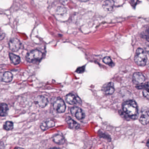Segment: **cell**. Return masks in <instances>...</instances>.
Wrapping results in <instances>:
<instances>
[{
	"label": "cell",
	"mask_w": 149,
	"mask_h": 149,
	"mask_svg": "<svg viewBox=\"0 0 149 149\" xmlns=\"http://www.w3.org/2000/svg\"><path fill=\"white\" fill-rule=\"evenodd\" d=\"M9 46L12 51L17 52L21 48V43L17 38H11L9 42Z\"/></svg>",
	"instance_id": "52a82bcc"
},
{
	"label": "cell",
	"mask_w": 149,
	"mask_h": 149,
	"mask_svg": "<svg viewBox=\"0 0 149 149\" xmlns=\"http://www.w3.org/2000/svg\"><path fill=\"white\" fill-rule=\"evenodd\" d=\"M14 149H24L23 148H18V147H16V148H15Z\"/></svg>",
	"instance_id": "f1b7e54d"
},
{
	"label": "cell",
	"mask_w": 149,
	"mask_h": 149,
	"mask_svg": "<svg viewBox=\"0 0 149 149\" xmlns=\"http://www.w3.org/2000/svg\"><path fill=\"white\" fill-rule=\"evenodd\" d=\"M84 70H85V68H83V67H80L77 70L76 72L78 73H82L84 71Z\"/></svg>",
	"instance_id": "484cf974"
},
{
	"label": "cell",
	"mask_w": 149,
	"mask_h": 149,
	"mask_svg": "<svg viewBox=\"0 0 149 149\" xmlns=\"http://www.w3.org/2000/svg\"><path fill=\"white\" fill-rule=\"evenodd\" d=\"M122 109L129 119H136L138 116V107L135 101H127L122 105Z\"/></svg>",
	"instance_id": "6da1fadb"
},
{
	"label": "cell",
	"mask_w": 149,
	"mask_h": 149,
	"mask_svg": "<svg viewBox=\"0 0 149 149\" xmlns=\"http://www.w3.org/2000/svg\"><path fill=\"white\" fill-rule=\"evenodd\" d=\"M102 6L106 11H112L114 6V1L113 0H106L103 2Z\"/></svg>",
	"instance_id": "4fadbf2b"
},
{
	"label": "cell",
	"mask_w": 149,
	"mask_h": 149,
	"mask_svg": "<svg viewBox=\"0 0 149 149\" xmlns=\"http://www.w3.org/2000/svg\"><path fill=\"white\" fill-rule=\"evenodd\" d=\"M50 149H60L59 148H50Z\"/></svg>",
	"instance_id": "4dcf8cb0"
},
{
	"label": "cell",
	"mask_w": 149,
	"mask_h": 149,
	"mask_svg": "<svg viewBox=\"0 0 149 149\" xmlns=\"http://www.w3.org/2000/svg\"><path fill=\"white\" fill-rule=\"evenodd\" d=\"M136 88L137 89H143V88L149 89V81L146 82L143 85L136 86Z\"/></svg>",
	"instance_id": "603a6c76"
},
{
	"label": "cell",
	"mask_w": 149,
	"mask_h": 149,
	"mask_svg": "<svg viewBox=\"0 0 149 149\" xmlns=\"http://www.w3.org/2000/svg\"><path fill=\"white\" fill-rule=\"evenodd\" d=\"M52 139L53 141L58 145H63L65 141L64 136L59 134L54 135Z\"/></svg>",
	"instance_id": "9a60e30c"
},
{
	"label": "cell",
	"mask_w": 149,
	"mask_h": 149,
	"mask_svg": "<svg viewBox=\"0 0 149 149\" xmlns=\"http://www.w3.org/2000/svg\"><path fill=\"white\" fill-rule=\"evenodd\" d=\"M8 107L6 103H1L0 114L1 116H5L8 114Z\"/></svg>",
	"instance_id": "2e32d148"
},
{
	"label": "cell",
	"mask_w": 149,
	"mask_h": 149,
	"mask_svg": "<svg viewBox=\"0 0 149 149\" xmlns=\"http://www.w3.org/2000/svg\"><path fill=\"white\" fill-rule=\"evenodd\" d=\"M102 91L106 94L111 95L115 91L113 83L109 82L104 84L102 87Z\"/></svg>",
	"instance_id": "ba28073f"
},
{
	"label": "cell",
	"mask_w": 149,
	"mask_h": 149,
	"mask_svg": "<svg viewBox=\"0 0 149 149\" xmlns=\"http://www.w3.org/2000/svg\"><path fill=\"white\" fill-rule=\"evenodd\" d=\"M145 80V77L141 72H135L133 74V82L136 85H141L144 82Z\"/></svg>",
	"instance_id": "30bf717a"
},
{
	"label": "cell",
	"mask_w": 149,
	"mask_h": 149,
	"mask_svg": "<svg viewBox=\"0 0 149 149\" xmlns=\"http://www.w3.org/2000/svg\"><path fill=\"white\" fill-rule=\"evenodd\" d=\"M35 103L37 104L39 107L44 108L47 106L48 103V101L47 99L44 96L42 95H38L35 98Z\"/></svg>",
	"instance_id": "8fae6325"
},
{
	"label": "cell",
	"mask_w": 149,
	"mask_h": 149,
	"mask_svg": "<svg viewBox=\"0 0 149 149\" xmlns=\"http://www.w3.org/2000/svg\"><path fill=\"white\" fill-rule=\"evenodd\" d=\"M147 146H148V148H149V140L148 141V142L147 143Z\"/></svg>",
	"instance_id": "f546056e"
},
{
	"label": "cell",
	"mask_w": 149,
	"mask_h": 149,
	"mask_svg": "<svg viewBox=\"0 0 149 149\" xmlns=\"http://www.w3.org/2000/svg\"><path fill=\"white\" fill-rule=\"evenodd\" d=\"M9 57L11 63L14 64H18L20 63V57L17 55L13 53H10Z\"/></svg>",
	"instance_id": "ac0fdd59"
},
{
	"label": "cell",
	"mask_w": 149,
	"mask_h": 149,
	"mask_svg": "<svg viewBox=\"0 0 149 149\" xmlns=\"http://www.w3.org/2000/svg\"><path fill=\"white\" fill-rule=\"evenodd\" d=\"M66 121L70 128L75 130L78 129L79 128L80 124L73 120L70 116H67L66 117Z\"/></svg>",
	"instance_id": "5bb4252c"
},
{
	"label": "cell",
	"mask_w": 149,
	"mask_h": 149,
	"mask_svg": "<svg viewBox=\"0 0 149 149\" xmlns=\"http://www.w3.org/2000/svg\"><path fill=\"white\" fill-rule=\"evenodd\" d=\"M78 1H80L81 2H87L89 1V0H78Z\"/></svg>",
	"instance_id": "83f0119b"
},
{
	"label": "cell",
	"mask_w": 149,
	"mask_h": 149,
	"mask_svg": "<svg viewBox=\"0 0 149 149\" xmlns=\"http://www.w3.org/2000/svg\"><path fill=\"white\" fill-rule=\"evenodd\" d=\"M99 136L101 137L107 139V140H108L109 141H111V137H110L109 135H108L106 134H105L103 132H100V131L99 132Z\"/></svg>",
	"instance_id": "cb8c5ba5"
},
{
	"label": "cell",
	"mask_w": 149,
	"mask_h": 149,
	"mask_svg": "<svg viewBox=\"0 0 149 149\" xmlns=\"http://www.w3.org/2000/svg\"><path fill=\"white\" fill-rule=\"evenodd\" d=\"M66 12V10L63 7H59L57 10V14L59 15H63Z\"/></svg>",
	"instance_id": "7402d4cb"
},
{
	"label": "cell",
	"mask_w": 149,
	"mask_h": 149,
	"mask_svg": "<svg viewBox=\"0 0 149 149\" xmlns=\"http://www.w3.org/2000/svg\"><path fill=\"white\" fill-rule=\"evenodd\" d=\"M140 121L143 125H147L149 122V111L146 107H143L141 110Z\"/></svg>",
	"instance_id": "8992f818"
},
{
	"label": "cell",
	"mask_w": 149,
	"mask_h": 149,
	"mask_svg": "<svg viewBox=\"0 0 149 149\" xmlns=\"http://www.w3.org/2000/svg\"><path fill=\"white\" fill-rule=\"evenodd\" d=\"M66 101L68 104L73 105L77 103H81V101L78 96H75L72 93L68 94L66 96Z\"/></svg>",
	"instance_id": "9c48e42d"
},
{
	"label": "cell",
	"mask_w": 149,
	"mask_h": 149,
	"mask_svg": "<svg viewBox=\"0 0 149 149\" xmlns=\"http://www.w3.org/2000/svg\"><path fill=\"white\" fill-rule=\"evenodd\" d=\"M143 94L144 97L149 100V89H145L143 92Z\"/></svg>",
	"instance_id": "d4e9b609"
},
{
	"label": "cell",
	"mask_w": 149,
	"mask_h": 149,
	"mask_svg": "<svg viewBox=\"0 0 149 149\" xmlns=\"http://www.w3.org/2000/svg\"><path fill=\"white\" fill-rule=\"evenodd\" d=\"M103 62L106 64L108 65H109L111 67H113L114 65V64L113 63L112 59L109 57H105L104 58H103Z\"/></svg>",
	"instance_id": "ffe728a7"
},
{
	"label": "cell",
	"mask_w": 149,
	"mask_h": 149,
	"mask_svg": "<svg viewBox=\"0 0 149 149\" xmlns=\"http://www.w3.org/2000/svg\"><path fill=\"white\" fill-rule=\"evenodd\" d=\"M53 109L58 113H63L66 110V105L64 100L58 98L53 103Z\"/></svg>",
	"instance_id": "277c9868"
},
{
	"label": "cell",
	"mask_w": 149,
	"mask_h": 149,
	"mask_svg": "<svg viewBox=\"0 0 149 149\" xmlns=\"http://www.w3.org/2000/svg\"><path fill=\"white\" fill-rule=\"evenodd\" d=\"M55 126V123L52 120L47 119L43 122L40 125V128L43 131L47 130Z\"/></svg>",
	"instance_id": "7c38bea8"
},
{
	"label": "cell",
	"mask_w": 149,
	"mask_h": 149,
	"mask_svg": "<svg viewBox=\"0 0 149 149\" xmlns=\"http://www.w3.org/2000/svg\"><path fill=\"white\" fill-rule=\"evenodd\" d=\"M136 63L140 66H143L146 65L147 62V56L144 50L138 48L136 52L134 57Z\"/></svg>",
	"instance_id": "7a4b0ae2"
},
{
	"label": "cell",
	"mask_w": 149,
	"mask_h": 149,
	"mask_svg": "<svg viewBox=\"0 0 149 149\" xmlns=\"http://www.w3.org/2000/svg\"><path fill=\"white\" fill-rule=\"evenodd\" d=\"M43 57V53L38 50H33L26 55V60L29 63H35L40 61Z\"/></svg>",
	"instance_id": "3957f363"
},
{
	"label": "cell",
	"mask_w": 149,
	"mask_h": 149,
	"mask_svg": "<svg viewBox=\"0 0 149 149\" xmlns=\"http://www.w3.org/2000/svg\"><path fill=\"white\" fill-rule=\"evenodd\" d=\"M141 37L145 38L148 42H149V27L147 28L141 34Z\"/></svg>",
	"instance_id": "44dd1931"
},
{
	"label": "cell",
	"mask_w": 149,
	"mask_h": 149,
	"mask_svg": "<svg viewBox=\"0 0 149 149\" xmlns=\"http://www.w3.org/2000/svg\"><path fill=\"white\" fill-rule=\"evenodd\" d=\"M71 112L72 116L76 117L78 120H83L85 118V113L83 110L78 107H74L71 108Z\"/></svg>",
	"instance_id": "5b68a950"
},
{
	"label": "cell",
	"mask_w": 149,
	"mask_h": 149,
	"mask_svg": "<svg viewBox=\"0 0 149 149\" xmlns=\"http://www.w3.org/2000/svg\"><path fill=\"white\" fill-rule=\"evenodd\" d=\"M13 127H14V124L13 122L11 121H9L6 122L3 126V129L8 131L12 130Z\"/></svg>",
	"instance_id": "d6986e66"
},
{
	"label": "cell",
	"mask_w": 149,
	"mask_h": 149,
	"mask_svg": "<svg viewBox=\"0 0 149 149\" xmlns=\"http://www.w3.org/2000/svg\"><path fill=\"white\" fill-rule=\"evenodd\" d=\"M146 50L147 52L149 54V45H148V46H146Z\"/></svg>",
	"instance_id": "4316f807"
},
{
	"label": "cell",
	"mask_w": 149,
	"mask_h": 149,
	"mask_svg": "<svg viewBox=\"0 0 149 149\" xmlns=\"http://www.w3.org/2000/svg\"><path fill=\"white\" fill-rule=\"evenodd\" d=\"M13 79V75L10 72H4L3 75V81L5 82H9L12 81Z\"/></svg>",
	"instance_id": "e0dca14e"
}]
</instances>
